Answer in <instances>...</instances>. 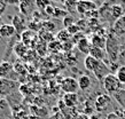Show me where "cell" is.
I'll list each match as a JSON object with an SVG mask.
<instances>
[{"mask_svg": "<svg viewBox=\"0 0 125 119\" xmlns=\"http://www.w3.org/2000/svg\"><path fill=\"white\" fill-rule=\"evenodd\" d=\"M106 53L109 56L110 61L113 62V63L117 61L118 54H119V41H118L117 37L115 36L113 30H110L108 36H107Z\"/></svg>", "mask_w": 125, "mask_h": 119, "instance_id": "1", "label": "cell"}, {"mask_svg": "<svg viewBox=\"0 0 125 119\" xmlns=\"http://www.w3.org/2000/svg\"><path fill=\"white\" fill-rule=\"evenodd\" d=\"M102 86H103V89H104L108 94H113V95L122 88L121 82L118 81L116 74H114V73L108 74V76L103 79Z\"/></svg>", "mask_w": 125, "mask_h": 119, "instance_id": "2", "label": "cell"}, {"mask_svg": "<svg viewBox=\"0 0 125 119\" xmlns=\"http://www.w3.org/2000/svg\"><path fill=\"white\" fill-rule=\"evenodd\" d=\"M17 88L19 84L16 81L6 78H0V96L7 97L9 95H13Z\"/></svg>", "mask_w": 125, "mask_h": 119, "instance_id": "3", "label": "cell"}, {"mask_svg": "<svg viewBox=\"0 0 125 119\" xmlns=\"http://www.w3.org/2000/svg\"><path fill=\"white\" fill-rule=\"evenodd\" d=\"M61 89L65 93V94H73V93L78 92V80H76L72 77H67L62 79L61 81Z\"/></svg>", "mask_w": 125, "mask_h": 119, "instance_id": "4", "label": "cell"}, {"mask_svg": "<svg viewBox=\"0 0 125 119\" xmlns=\"http://www.w3.org/2000/svg\"><path fill=\"white\" fill-rule=\"evenodd\" d=\"M110 73L111 72H110L109 66L107 65L103 61H99L98 65H96L95 70L93 71V74L95 76V78L100 81H103V79H104L108 74H110Z\"/></svg>", "mask_w": 125, "mask_h": 119, "instance_id": "5", "label": "cell"}, {"mask_svg": "<svg viewBox=\"0 0 125 119\" xmlns=\"http://www.w3.org/2000/svg\"><path fill=\"white\" fill-rule=\"evenodd\" d=\"M96 9V4L93 1H77L76 10L82 15H85L86 13L92 12Z\"/></svg>", "mask_w": 125, "mask_h": 119, "instance_id": "6", "label": "cell"}, {"mask_svg": "<svg viewBox=\"0 0 125 119\" xmlns=\"http://www.w3.org/2000/svg\"><path fill=\"white\" fill-rule=\"evenodd\" d=\"M90 42H91V45L93 47L106 49L107 37L104 35H100V33H93V35H92L91 40H90Z\"/></svg>", "mask_w": 125, "mask_h": 119, "instance_id": "7", "label": "cell"}, {"mask_svg": "<svg viewBox=\"0 0 125 119\" xmlns=\"http://www.w3.org/2000/svg\"><path fill=\"white\" fill-rule=\"evenodd\" d=\"M14 66L11 63L7 61L0 62V78H6V79H10V74L14 73Z\"/></svg>", "mask_w": 125, "mask_h": 119, "instance_id": "8", "label": "cell"}, {"mask_svg": "<svg viewBox=\"0 0 125 119\" xmlns=\"http://www.w3.org/2000/svg\"><path fill=\"white\" fill-rule=\"evenodd\" d=\"M111 102V99H110L108 95L103 94V95L98 96V99L95 100V108H96V111H103L108 105Z\"/></svg>", "mask_w": 125, "mask_h": 119, "instance_id": "9", "label": "cell"}, {"mask_svg": "<svg viewBox=\"0 0 125 119\" xmlns=\"http://www.w3.org/2000/svg\"><path fill=\"white\" fill-rule=\"evenodd\" d=\"M16 33V30L13 24H2L0 27V37L4 39H9Z\"/></svg>", "mask_w": 125, "mask_h": 119, "instance_id": "10", "label": "cell"}, {"mask_svg": "<svg viewBox=\"0 0 125 119\" xmlns=\"http://www.w3.org/2000/svg\"><path fill=\"white\" fill-rule=\"evenodd\" d=\"M111 30L114 31V33L116 36L125 35V15L121 18H118L117 21H115V24Z\"/></svg>", "mask_w": 125, "mask_h": 119, "instance_id": "11", "label": "cell"}, {"mask_svg": "<svg viewBox=\"0 0 125 119\" xmlns=\"http://www.w3.org/2000/svg\"><path fill=\"white\" fill-rule=\"evenodd\" d=\"M78 94L73 93V94H64L63 95V102L67 107L69 108H73L78 104Z\"/></svg>", "mask_w": 125, "mask_h": 119, "instance_id": "12", "label": "cell"}, {"mask_svg": "<svg viewBox=\"0 0 125 119\" xmlns=\"http://www.w3.org/2000/svg\"><path fill=\"white\" fill-rule=\"evenodd\" d=\"M92 57L96 58L99 61H103L104 62V58L108 56L106 53V49H102V48H96V47H91V50H90V54Z\"/></svg>", "mask_w": 125, "mask_h": 119, "instance_id": "13", "label": "cell"}, {"mask_svg": "<svg viewBox=\"0 0 125 119\" xmlns=\"http://www.w3.org/2000/svg\"><path fill=\"white\" fill-rule=\"evenodd\" d=\"M98 63H99V60L92 57L91 55H87L86 57H85V60H84V66H85V69L92 73H93V71L95 70Z\"/></svg>", "mask_w": 125, "mask_h": 119, "instance_id": "14", "label": "cell"}, {"mask_svg": "<svg viewBox=\"0 0 125 119\" xmlns=\"http://www.w3.org/2000/svg\"><path fill=\"white\" fill-rule=\"evenodd\" d=\"M77 47H78V49H79L80 53L85 54V55L87 56V55L90 54V50H91L92 45H91V42H90L88 39L84 38V39H82L80 41L77 42Z\"/></svg>", "mask_w": 125, "mask_h": 119, "instance_id": "15", "label": "cell"}, {"mask_svg": "<svg viewBox=\"0 0 125 119\" xmlns=\"http://www.w3.org/2000/svg\"><path fill=\"white\" fill-rule=\"evenodd\" d=\"M13 25L15 27L16 32L21 33L22 29L24 30V27H25V18H24V16L23 15L14 16V18H13Z\"/></svg>", "mask_w": 125, "mask_h": 119, "instance_id": "16", "label": "cell"}, {"mask_svg": "<svg viewBox=\"0 0 125 119\" xmlns=\"http://www.w3.org/2000/svg\"><path fill=\"white\" fill-rule=\"evenodd\" d=\"M110 14H111V17L117 21L118 18H121L125 15V9L122 7L121 5H114L113 7L110 8Z\"/></svg>", "mask_w": 125, "mask_h": 119, "instance_id": "17", "label": "cell"}, {"mask_svg": "<svg viewBox=\"0 0 125 119\" xmlns=\"http://www.w3.org/2000/svg\"><path fill=\"white\" fill-rule=\"evenodd\" d=\"M34 2L32 1H20L19 8H20V12L22 15H29L32 12V7H33Z\"/></svg>", "mask_w": 125, "mask_h": 119, "instance_id": "18", "label": "cell"}, {"mask_svg": "<svg viewBox=\"0 0 125 119\" xmlns=\"http://www.w3.org/2000/svg\"><path fill=\"white\" fill-rule=\"evenodd\" d=\"M92 81L91 78L86 76V74H83L78 78V87H79L80 91H87V89L91 87Z\"/></svg>", "mask_w": 125, "mask_h": 119, "instance_id": "19", "label": "cell"}, {"mask_svg": "<svg viewBox=\"0 0 125 119\" xmlns=\"http://www.w3.org/2000/svg\"><path fill=\"white\" fill-rule=\"evenodd\" d=\"M10 115V107L6 99H0V118L2 117H8Z\"/></svg>", "mask_w": 125, "mask_h": 119, "instance_id": "20", "label": "cell"}, {"mask_svg": "<svg viewBox=\"0 0 125 119\" xmlns=\"http://www.w3.org/2000/svg\"><path fill=\"white\" fill-rule=\"evenodd\" d=\"M113 96H114L115 101L117 102L118 105H121L125 110V88H121L118 92L115 93Z\"/></svg>", "mask_w": 125, "mask_h": 119, "instance_id": "21", "label": "cell"}, {"mask_svg": "<svg viewBox=\"0 0 125 119\" xmlns=\"http://www.w3.org/2000/svg\"><path fill=\"white\" fill-rule=\"evenodd\" d=\"M71 39V36L69 35V32L67 31V29H63V30L59 31L56 33V40L60 42H68L69 40Z\"/></svg>", "mask_w": 125, "mask_h": 119, "instance_id": "22", "label": "cell"}, {"mask_svg": "<svg viewBox=\"0 0 125 119\" xmlns=\"http://www.w3.org/2000/svg\"><path fill=\"white\" fill-rule=\"evenodd\" d=\"M14 52H15V54L17 56H24L28 52L27 45H24L23 42H19L15 46V48H14Z\"/></svg>", "mask_w": 125, "mask_h": 119, "instance_id": "23", "label": "cell"}, {"mask_svg": "<svg viewBox=\"0 0 125 119\" xmlns=\"http://www.w3.org/2000/svg\"><path fill=\"white\" fill-rule=\"evenodd\" d=\"M116 77H117L118 81L121 82V85L125 86V65H121L116 71Z\"/></svg>", "mask_w": 125, "mask_h": 119, "instance_id": "24", "label": "cell"}, {"mask_svg": "<svg viewBox=\"0 0 125 119\" xmlns=\"http://www.w3.org/2000/svg\"><path fill=\"white\" fill-rule=\"evenodd\" d=\"M54 17L55 18H64L68 16V12L63 10L62 8H55V12H54Z\"/></svg>", "mask_w": 125, "mask_h": 119, "instance_id": "25", "label": "cell"}, {"mask_svg": "<svg viewBox=\"0 0 125 119\" xmlns=\"http://www.w3.org/2000/svg\"><path fill=\"white\" fill-rule=\"evenodd\" d=\"M62 24H63V27H64L65 29H68L69 27H71V25H73V24H75V18H73L71 15H68L67 17H64V18H63Z\"/></svg>", "mask_w": 125, "mask_h": 119, "instance_id": "26", "label": "cell"}, {"mask_svg": "<svg viewBox=\"0 0 125 119\" xmlns=\"http://www.w3.org/2000/svg\"><path fill=\"white\" fill-rule=\"evenodd\" d=\"M42 27H45L46 31L47 32H51V31H54L55 30V27H56V25L53 23V22H49V21H46V22H44V23L42 24Z\"/></svg>", "mask_w": 125, "mask_h": 119, "instance_id": "27", "label": "cell"}, {"mask_svg": "<svg viewBox=\"0 0 125 119\" xmlns=\"http://www.w3.org/2000/svg\"><path fill=\"white\" fill-rule=\"evenodd\" d=\"M67 31L69 32V35H70V36L72 37V36L77 35L78 32H80V29H79V27H78V25H77V24L75 23L73 25H71V27H69L68 29H67Z\"/></svg>", "mask_w": 125, "mask_h": 119, "instance_id": "28", "label": "cell"}, {"mask_svg": "<svg viewBox=\"0 0 125 119\" xmlns=\"http://www.w3.org/2000/svg\"><path fill=\"white\" fill-rule=\"evenodd\" d=\"M64 4V6L67 7V9H68L69 12H72V10H76V6H77V1H65V2H63ZM77 12V10H76Z\"/></svg>", "mask_w": 125, "mask_h": 119, "instance_id": "29", "label": "cell"}, {"mask_svg": "<svg viewBox=\"0 0 125 119\" xmlns=\"http://www.w3.org/2000/svg\"><path fill=\"white\" fill-rule=\"evenodd\" d=\"M34 5H36L39 9L45 10V8L47 7V6H49V5H52V4H51L49 1H42V0H38V1H36V2H34Z\"/></svg>", "mask_w": 125, "mask_h": 119, "instance_id": "30", "label": "cell"}, {"mask_svg": "<svg viewBox=\"0 0 125 119\" xmlns=\"http://www.w3.org/2000/svg\"><path fill=\"white\" fill-rule=\"evenodd\" d=\"M84 38H86V37H85V35H84L83 32L80 31V32H78L77 35L72 36V37H71V40H72V42H73V44H76V45H77V42L80 41V40H82V39H84Z\"/></svg>", "mask_w": 125, "mask_h": 119, "instance_id": "31", "label": "cell"}, {"mask_svg": "<svg viewBox=\"0 0 125 119\" xmlns=\"http://www.w3.org/2000/svg\"><path fill=\"white\" fill-rule=\"evenodd\" d=\"M42 39L44 40H46V41H54V37H53V35L51 33V32H47V31H45V32H42Z\"/></svg>", "mask_w": 125, "mask_h": 119, "instance_id": "32", "label": "cell"}, {"mask_svg": "<svg viewBox=\"0 0 125 119\" xmlns=\"http://www.w3.org/2000/svg\"><path fill=\"white\" fill-rule=\"evenodd\" d=\"M44 12L47 14V15H54V12H55V7H53L52 5H49V6H47V7L45 8V10Z\"/></svg>", "mask_w": 125, "mask_h": 119, "instance_id": "33", "label": "cell"}, {"mask_svg": "<svg viewBox=\"0 0 125 119\" xmlns=\"http://www.w3.org/2000/svg\"><path fill=\"white\" fill-rule=\"evenodd\" d=\"M6 7H7V4L5 1H0V16L6 12Z\"/></svg>", "mask_w": 125, "mask_h": 119, "instance_id": "34", "label": "cell"}, {"mask_svg": "<svg viewBox=\"0 0 125 119\" xmlns=\"http://www.w3.org/2000/svg\"><path fill=\"white\" fill-rule=\"evenodd\" d=\"M107 119H121V118L118 117L117 113L111 112V113H108V115H107Z\"/></svg>", "mask_w": 125, "mask_h": 119, "instance_id": "35", "label": "cell"}, {"mask_svg": "<svg viewBox=\"0 0 125 119\" xmlns=\"http://www.w3.org/2000/svg\"><path fill=\"white\" fill-rule=\"evenodd\" d=\"M122 118L125 119V110H123V112H122Z\"/></svg>", "mask_w": 125, "mask_h": 119, "instance_id": "36", "label": "cell"}, {"mask_svg": "<svg viewBox=\"0 0 125 119\" xmlns=\"http://www.w3.org/2000/svg\"><path fill=\"white\" fill-rule=\"evenodd\" d=\"M2 24H4V21H2V17H1V16H0V27H1V25H2Z\"/></svg>", "mask_w": 125, "mask_h": 119, "instance_id": "37", "label": "cell"}]
</instances>
